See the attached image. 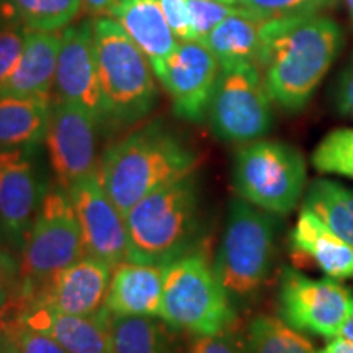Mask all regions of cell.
I'll return each instance as SVG.
<instances>
[{"label":"cell","mask_w":353,"mask_h":353,"mask_svg":"<svg viewBox=\"0 0 353 353\" xmlns=\"http://www.w3.org/2000/svg\"><path fill=\"white\" fill-rule=\"evenodd\" d=\"M341 44V26L321 13L263 21L259 69L272 101L290 113L306 107Z\"/></svg>","instance_id":"cell-1"},{"label":"cell","mask_w":353,"mask_h":353,"mask_svg":"<svg viewBox=\"0 0 353 353\" xmlns=\"http://www.w3.org/2000/svg\"><path fill=\"white\" fill-rule=\"evenodd\" d=\"M198 154L162 121H151L110 145L99 179L123 216L136 203L195 172Z\"/></svg>","instance_id":"cell-2"},{"label":"cell","mask_w":353,"mask_h":353,"mask_svg":"<svg viewBox=\"0 0 353 353\" xmlns=\"http://www.w3.org/2000/svg\"><path fill=\"white\" fill-rule=\"evenodd\" d=\"M128 260L169 265L195 250L201 229V192L195 172L156 190L125 216Z\"/></svg>","instance_id":"cell-3"},{"label":"cell","mask_w":353,"mask_h":353,"mask_svg":"<svg viewBox=\"0 0 353 353\" xmlns=\"http://www.w3.org/2000/svg\"><path fill=\"white\" fill-rule=\"evenodd\" d=\"M94 41L103 130L134 126L149 117L157 103L152 65L121 25L110 17L94 20Z\"/></svg>","instance_id":"cell-4"},{"label":"cell","mask_w":353,"mask_h":353,"mask_svg":"<svg viewBox=\"0 0 353 353\" xmlns=\"http://www.w3.org/2000/svg\"><path fill=\"white\" fill-rule=\"evenodd\" d=\"M280 224V216L267 213L239 196L229 203L213 265L232 301L255 298L268 281L276 259Z\"/></svg>","instance_id":"cell-5"},{"label":"cell","mask_w":353,"mask_h":353,"mask_svg":"<svg viewBox=\"0 0 353 353\" xmlns=\"http://www.w3.org/2000/svg\"><path fill=\"white\" fill-rule=\"evenodd\" d=\"M19 255V288L12 306L2 314L23 306L56 273L85 255L81 224L72 200L68 190L56 182L44 196Z\"/></svg>","instance_id":"cell-6"},{"label":"cell","mask_w":353,"mask_h":353,"mask_svg":"<svg viewBox=\"0 0 353 353\" xmlns=\"http://www.w3.org/2000/svg\"><path fill=\"white\" fill-rule=\"evenodd\" d=\"M174 330L198 335L223 332L237 322L234 301L200 250L165 265L161 317Z\"/></svg>","instance_id":"cell-7"},{"label":"cell","mask_w":353,"mask_h":353,"mask_svg":"<svg viewBox=\"0 0 353 353\" xmlns=\"http://www.w3.org/2000/svg\"><path fill=\"white\" fill-rule=\"evenodd\" d=\"M232 187L242 200L276 216L296 210L307 188L303 154L281 141L257 139L237 149Z\"/></svg>","instance_id":"cell-8"},{"label":"cell","mask_w":353,"mask_h":353,"mask_svg":"<svg viewBox=\"0 0 353 353\" xmlns=\"http://www.w3.org/2000/svg\"><path fill=\"white\" fill-rule=\"evenodd\" d=\"M208 120L213 134L226 143H252L272 130V99L257 65L221 69Z\"/></svg>","instance_id":"cell-9"},{"label":"cell","mask_w":353,"mask_h":353,"mask_svg":"<svg viewBox=\"0 0 353 353\" xmlns=\"http://www.w3.org/2000/svg\"><path fill=\"white\" fill-rule=\"evenodd\" d=\"M51 187L41 144L0 151V236L17 250Z\"/></svg>","instance_id":"cell-10"},{"label":"cell","mask_w":353,"mask_h":353,"mask_svg":"<svg viewBox=\"0 0 353 353\" xmlns=\"http://www.w3.org/2000/svg\"><path fill=\"white\" fill-rule=\"evenodd\" d=\"M353 304V293L332 278H309L286 267L278 283V317L303 334L337 337Z\"/></svg>","instance_id":"cell-11"},{"label":"cell","mask_w":353,"mask_h":353,"mask_svg":"<svg viewBox=\"0 0 353 353\" xmlns=\"http://www.w3.org/2000/svg\"><path fill=\"white\" fill-rule=\"evenodd\" d=\"M100 130L95 118L81 105L51 100L44 143L56 183L64 190L99 170L97 148Z\"/></svg>","instance_id":"cell-12"},{"label":"cell","mask_w":353,"mask_h":353,"mask_svg":"<svg viewBox=\"0 0 353 353\" xmlns=\"http://www.w3.org/2000/svg\"><path fill=\"white\" fill-rule=\"evenodd\" d=\"M221 65L203 41H179L159 77L172 100L175 117L188 123L208 118Z\"/></svg>","instance_id":"cell-13"},{"label":"cell","mask_w":353,"mask_h":353,"mask_svg":"<svg viewBox=\"0 0 353 353\" xmlns=\"http://www.w3.org/2000/svg\"><path fill=\"white\" fill-rule=\"evenodd\" d=\"M68 192L81 224L85 255L103 260L112 268L126 262L130 252L125 216L100 183L99 170L83 176Z\"/></svg>","instance_id":"cell-14"},{"label":"cell","mask_w":353,"mask_h":353,"mask_svg":"<svg viewBox=\"0 0 353 353\" xmlns=\"http://www.w3.org/2000/svg\"><path fill=\"white\" fill-rule=\"evenodd\" d=\"M52 99L81 105L103 130V110L95 59L94 20H82L63 30Z\"/></svg>","instance_id":"cell-15"},{"label":"cell","mask_w":353,"mask_h":353,"mask_svg":"<svg viewBox=\"0 0 353 353\" xmlns=\"http://www.w3.org/2000/svg\"><path fill=\"white\" fill-rule=\"evenodd\" d=\"M110 280L112 267L108 263L90 255H83L48 280L17 311L26 306H46L65 314H94L103 307Z\"/></svg>","instance_id":"cell-16"},{"label":"cell","mask_w":353,"mask_h":353,"mask_svg":"<svg viewBox=\"0 0 353 353\" xmlns=\"http://www.w3.org/2000/svg\"><path fill=\"white\" fill-rule=\"evenodd\" d=\"M26 325L50 335L68 353H113L110 317L101 307L94 314H65L46 306H26L13 314Z\"/></svg>","instance_id":"cell-17"},{"label":"cell","mask_w":353,"mask_h":353,"mask_svg":"<svg viewBox=\"0 0 353 353\" xmlns=\"http://www.w3.org/2000/svg\"><path fill=\"white\" fill-rule=\"evenodd\" d=\"M290 250L294 262L311 263L324 276L337 281L353 278V247L306 208L290 232Z\"/></svg>","instance_id":"cell-18"},{"label":"cell","mask_w":353,"mask_h":353,"mask_svg":"<svg viewBox=\"0 0 353 353\" xmlns=\"http://www.w3.org/2000/svg\"><path fill=\"white\" fill-rule=\"evenodd\" d=\"M63 32L28 30L15 69L0 85V97L52 100Z\"/></svg>","instance_id":"cell-19"},{"label":"cell","mask_w":353,"mask_h":353,"mask_svg":"<svg viewBox=\"0 0 353 353\" xmlns=\"http://www.w3.org/2000/svg\"><path fill=\"white\" fill-rule=\"evenodd\" d=\"M164 265L126 260L113 268L103 306L114 316L161 317Z\"/></svg>","instance_id":"cell-20"},{"label":"cell","mask_w":353,"mask_h":353,"mask_svg":"<svg viewBox=\"0 0 353 353\" xmlns=\"http://www.w3.org/2000/svg\"><path fill=\"white\" fill-rule=\"evenodd\" d=\"M121 25L151 63L157 79L179 44L162 12L161 0H120L108 13Z\"/></svg>","instance_id":"cell-21"},{"label":"cell","mask_w":353,"mask_h":353,"mask_svg":"<svg viewBox=\"0 0 353 353\" xmlns=\"http://www.w3.org/2000/svg\"><path fill=\"white\" fill-rule=\"evenodd\" d=\"M263 21L245 10H237L224 19L205 38L206 46L213 51L221 69H231L237 65H257L262 51V26Z\"/></svg>","instance_id":"cell-22"},{"label":"cell","mask_w":353,"mask_h":353,"mask_svg":"<svg viewBox=\"0 0 353 353\" xmlns=\"http://www.w3.org/2000/svg\"><path fill=\"white\" fill-rule=\"evenodd\" d=\"M51 100L0 97V151L43 144Z\"/></svg>","instance_id":"cell-23"},{"label":"cell","mask_w":353,"mask_h":353,"mask_svg":"<svg viewBox=\"0 0 353 353\" xmlns=\"http://www.w3.org/2000/svg\"><path fill=\"white\" fill-rule=\"evenodd\" d=\"M113 353H179L175 330L159 317H110Z\"/></svg>","instance_id":"cell-24"},{"label":"cell","mask_w":353,"mask_h":353,"mask_svg":"<svg viewBox=\"0 0 353 353\" xmlns=\"http://www.w3.org/2000/svg\"><path fill=\"white\" fill-rule=\"evenodd\" d=\"M301 208L312 211L353 247V188L330 179H316L304 192Z\"/></svg>","instance_id":"cell-25"},{"label":"cell","mask_w":353,"mask_h":353,"mask_svg":"<svg viewBox=\"0 0 353 353\" xmlns=\"http://www.w3.org/2000/svg\"><path fill=\"white\" fill-rule=\"evenodd\" d=\"M249 353H317L311 341L280 317L257 314L245 329Z\"/></svg>","instance_id":"cell-26"},{"label":"cell","mask_w":353,"mask_h":353,"mask_svg":"<svg viewBox=\"0 0 353 353\" xmlns=\"http://www.w3.org/2000/svg\"><path fill=\"white\" fill-rule=\"evenodd\" d=\"M19 19L28 30L63 32L77 19L82 0H10Z\"/></svg>","instance_id":"cell-27"},{"label":"cell","mask_w":353,"mask_h":353,"mask_svg":"<svg viewBox=\"0 0 353 353\" xmlns=\"http://www.w3.org/2000/svg\"><path fill=\"white\" fill-rule=\"evenodd\" d=\"M319 174L353 180V128H337L316 145L311 157Z\"/></svg>","instance_id":"cell-28"},{"label":"cell","mask_w":353,"mask_h":353,"mask_svg":"<svg viewBox=\"0 0 353 353\" xmlns=\"http://www.w3.org/2000/svg\"><path fill=\"white\" fill-rule=\"evenodd\" d=\"M0 330L13 353H68L50 335L30 327L15 316H0Z\"/></svg>","instance_id":"cell-29"},{"label":"cell","mask_w":353,"mask_h":353,"mask_svg":"<svg viewBox=\"0 0 353 353\" xmlns=\"http://www.w3.org/2000/svg\"><path fill=\"white\" fill-rule=\"evenodd\" d=\"M339 0H239V6L262 20L319 15L337 6Z\"/></svg>","instance_id":"cell-30"},{"label":"cell","mask_w":353,"mask_h":353,"mask_svg":"<svg viewBox=\"0 0 353 353\" xmlns=\"http://www.w3.org/2000/svg\"><path fill=\"white\" fill-rule=\"evenodd\" d=\"M192 19L193 38L196 41H205V38L213 32L224 19L237 10L239 6H229L216 0H187Z\"/></svg>","instance_id":"cell-31"},{"label":"cell","mask_w":353,"mask_h":353,"mask_svg":"<svg viewBox=\"0 0 353 353\" xmlns=\"http://www.w3.org/2000/svg\"><path fill=\"white\" fill-rule=\"evenodd\" d=\"M187 353H249V348L245 332L237 327L236 322L219 334L193 337Z\"/></svg>","instance_id":"cell-32"},{"label":"cell","mask_w":353,"mask_h":353,"mask_svg":"<svg viewBox=\"0 0 353 353\" xmlns=\"http://www.w3.org/2000/svg\"><path fill=\"white\" fill-rule=\"evenodd\" d=\"M20 278L19 250L0 236V314L12 306Z\"/></svg>","instance_id":"cell-33"},{"label":"cell","mask_w":353,"mask_h":353,"mask_svg":"<svg viewBox=\"0 0 353 353\" xmlns=\"http://www.w3.org/2000/svg\"><path fill=\"white\" fill-rule=\"evenodd\" d=\"M28 28L21 20L10 21L0 28V85L7 81L19 63Z\"/></svg>","instance_id":"cell-34"},{"label":"cell","mask_w":353,"mask_h":353,"mask_svg":"<svg viewBox=\"0 0 353 353\" xmlns=\"http://www.w3.org/2000/svg\"><path fill=\"white\" fill-rule=\"evenodd\" d=\"M162 12L169 23L172 33L179 41H190L193 38L192 19L187 0H161Z\"/></svg>","instance_id":"cell-35"},{"label":"cell","mask_w":353,"mask_h":353,"mask_svg":"<svg viewBox=\"0 0 353 353\" xmlns=\"http://www.w3.org/2000/svg\"><path fill=\"white\" fill-rule=\"evenodd\" d=\"M335 108L343 117L353 120V63L343 69L335 88Z\"/></svg>","instance_id":"cell-36"},{"label":"cell","mask_w":353,"mask_h":353,"mask_svg":"<svg viewBox=\"0 0 353 353\" xmlns=\"http://www.w3.org/2000/svg\"><path fill=\"white\" fill-rule=\"evenodd\" d=\"M120 0H82L83 8L90 13L92 17L99 19V17H108L112 8L117 6Z\"/></svg>","instance_id":"cell-37"},{"label":"cell","mask_w":353,"mask_h":353,"mask_svg":"<svg viewBox=\"0 0 353 353\" xmlns=\"http://www.w3.org/2000/svg\"><path fill=\"white\" fill-rule=\"evenodd\" d=\"M317 353H353V342L343 337H332Z\"/></svg>","instance_id":"cell-38"},{"label":"cell","mask_w":353,"mask_h":353,"mask_svg":"<svg viewBox=\"0 0 353 353\" xmlns=\"http://www.w3.org/2000/svg\"><path fill=\"white\" fill-rule=\"evenodd\" d=\"M20 20L19 13H17L15 7L12 6L10 0H0V28L3 25L10 23V21Z\"/></svg>","instance_id":"cell-39"},{"label":"cell","mask_w":353,"mask_h":353,"mask_svg":"<svg viewBox=\"0 0 353 353\" xmlns=\"http://www.w3.org/2000/svg\"><path fill=\"white\" fill-rule=\"evenodd\" d=\"M339 337H343L347 339V341L353 342V304L350 307V311H348V314L345 317V321H343L341 330H339Z\"/></svg>","instance_id":"cell-40"},{"label":"cell","mask_w":353,"mask_h":353,"mask_svg":"<svg viewBox=\"0 0 353 353\" xmlns=\"http://www.w3.org/2000/svg\"><path fill=\"white\" fill-rule=\"evenodd\" d=\"M0 353H7V341L3 337L2 330H0Z\"/></svg>","instance_id":"cell-41"},{"label":"cell","mask_w":353,"mask_h":353,"mask_svg":"<svg viewBox=\"0 0 353 353\" xmlns=\"http://www.w3.org/2000/svg\"><path fill=\"white\" fill-rule=\"evenodd\" d=\"M347 7H348V12H350V17H352V21H353V0H345Z\"/></svg>","instance_id":"cell-42"},{"label":"cell","mask_w":353,"mask_h":353,"mask_svg":"<svg viewBox=\"0 0 353 353\" xmlns=\"http://www.w3.org/2000/svg\"><path fill=\"white\" fill-rule=\"evenodd\" d=\"M216 2H224L229 3V6H239V0H216Z\"/></svg>","instance_id":"cell-43"},{"label":"cell","mask_w":353,"mask_h":353,"mask_svg":"<svg viewBox=\"0 0 353 353\" xmlns=\"http://www.w3.org/2000/svg\"><path fill=\"white\" fill-rule=\"evenodd\" d=\"M7 353H13V352L10 350V348H8V345H7Z\"/></svg>","instance_id":"cell-44"}]
</instances>
